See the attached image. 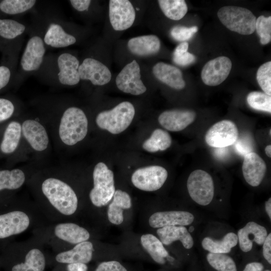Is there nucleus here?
<instances>
[{
  "instance_id": "f257e3e1",
  "label": "nucleus",
  "mask_w": 271,
  "mask_h": 271,
  "mask_svg": "<svg viewBox=\"0 0 271 271\" xmlns=\"http://www.w3.org/2000/svg\"><path fill=\"white\" fill-rule=\"evenodd\" d=\"M36 197V203L50 223L68 221L78 209L77 195L63 178H44L39 185Z\"/></svg>"
},
{
  "instance_id": "f03ea898",
  "label": "nucleus",
  "mask_w": 271,
  "mask_h": 271,
  "mask_svg": "<svg viewBox=\"0 0 271 271\" xmlns=\"http://www.w3.org/2000/svg\"><path fill=\"white\" fill-rule=\"evenodd\" d=\"M49 223L36 202L12 198L0 203V249L15 237Z\"/></svg>"
},
{
  "instance_id": "7ed1b4c3",
  "label": "nucleus",
  "mask_w": 271,
  "mask_h": 271,
  "mask_svg": "<svg viewBox=\"0 0 271 271\" xmlns=\"http://www.w3.org/2000/svg\"><path fill=\"white\" fill-rule=\"evenodd\" d=\"M33 233L45 245H49L58 252L67 250L69 245L74 246L90 237V232L85 228L69 221L49 223L34 230Z\"/></svg>"
},
{
  "instance_id": "20e7f679",
  "label": "nucleus",
  "mask_w": 271,
  "mask_h": 271,
  "mask_svg": "<svg viewBox=\"0 0 271 271\" xmlns=\"http://www.w3.org/2000/svg\"><path fill=\"white\" fill-rule=\"evenodd\" d=\"M88 120L80 108L71 106L63 113L59 125V136L66 145L73 146L82 141L88 131Z\"/></svg>"
},
{
  "instance_id": "39448f33",
  "label": "nucleus",
  "mask_w": 271,
  "mask_h": 271,
  "mask_svg": "<svg viewBox=\"0 0 271 271\" xmlns=\"http://www.w3.org/2000/svg\"><path fill=\"white\" fill-rule=\"evenodd\" d=\"M134 114L135 109L132 104L123 101L111 110L99 112L95 121L100 128L112 134H118L129 126Z\"/></svg>"
},
{
  "instance_id": "423d86ee",
  "label": "nucleus",
  "mask_w": 271,
  "mask_h": 271,
  "mask_svg": "<svg viewBox=\"0 0 271 271\" xmlns=\"http://www.w3.org/2000/svg\"><path fill=\"white\" fill-rule=\"evenodd\" d=\"M92 177L93 187L89 199L94 206L101 207L107 204L115 192L113 173L104 163L99 162L94 167Z\"/></svg>"
},
{
  "instance_id": "0eeeda50",
  "label": "nucleus",
  "mask_w": 271,
  "mask_h": 271,
  "mask_svg": "<svg viewBox=\"0 0 271 271\" xmlns=\"http://www.w3.org/2000/svg\"><path fill=\"white\" fill-rule=\"evenodd\" d=\"M18 243L23 259L14 263L10 271H44L46 263L44 243L34 235Z\"/></svg>"
},
{
  "instance_id": "6e6552de",
  "label": "nucleus",
  "mask_w": 271,
  "mask_h": 271,
  "mask_svg": "<svg viewBox=\"0 0 271 271\" xmlns=\"http://www.w3.org/2000/svg\"><path fill=\"white\" fill-rule=\"evenodd\" d=\"M221 23L231 31L248 35L255 31L256 18L249 10L237 6H224L217 12Z\"/></svg>"
},
{
  "instance_id": "1a4fd4ad",
  "label": "nucleus",
  "mask_w": 271,
  "mask_h": 271,
  "mask_svg": "<svg viewBox=\"0 0 271 271\" xmlns=\"http://www.w3.org/2000/svg\"><path fill=\"white\" fill-rule=\"evenodd\" d=\"M188 192L191 199L197 205L206 207L213 201L215 188L212 176L202 170L191 172L187 182Z\"/></svg>"
},
{
  "instance_id": "9d476101",
  "label": "nucleus",
  "mask_w": 271,
  "mask_h": 271,
  "mask_svg": "<svg viewBox=\"0 0 271 271\" xmlns=\"http://www.w3.org/2000/svg\"><path fill=\"white\" fill-rule=\"evenodd\" d=\"M168 172L160 166H150L136 170L131 178L133 185L145 191H155L160 189L168 178Z\"/></svg>"
},
{
  "instance_id": "9b49d317",
  "label": "nucleus",
  "mask_w": 271,
  "mask_h": 271,
  "mask_svg": "<svg viewBox=\"0 0 271 271\" xmlns=\"http://www.w3.org/2000/svg\"><path fill=\"white\" fill-rule=\"evenodd\" d=\"M238 138L236 124L231 120H223L215 123L208 130L205 140L211 147L222 148L233 145Z\"/></svg>"
},
{
  "instance_id": "f8f14e48",
  "label": "nucleus",
  "mask_w": 271,
  "mask_h": 271,
  "mask_svg": "<svg viewBox=\"0 0 271 271\" xmlns=\"http://www.w3.org/2000/svg\"><path fill=\"white\" fill-rule=\"evenodd\" d=\"M140 67L136 60L126 64L116 76L115 83L121 91L138 95L145 93L147 88L141 80Z\"/></svg>"
},
{
  "instance_id": "ddd939ff",
  "label": "nucleus",
  "mask_w": 271,
  "mask_h": 271,
  "mask_svg": "<svg viewBox=\"0 0 271 271\" xmlns=\"http://www.w3.org/2000/svg\"><path fill=\"white\" fill-rule=\"evenodd\" d=\"M110 24L115 31H123L133 24L136 13L131 3L127 0H110L109 2Z\"/></svg>"
},
{
  "instance_id": "4468645a",
  "label": "nucleus",
  "mask_w": 271,
  "mask_h": 271,
  "mask_svg": "<svg viewBox=\"0 0 271 271\" xmlns=\"http://www.w3.org/2000/svg\"><path fill=\"white\" fill-rule=\"evenodd\" d=\"M263 225L254 221L247 222L237 232L238 245L243 253L250 252L255 244L262 246L268 233Z\"/></svg>"
},
{
  "instance_id": "2eb2a0df",
  "label": "nucleus",
  "mask_w": 271,
  "mask_h": 271,
  "mask_svg": "<svg viewBox=\"0 0 271 271\" xmlns=\"http://www.w3.org/2000/svg\"><path fill=\"white\" fill-rule=\"evenodd\" d=\"M232 68L230 59L220 56L209 61L201 71V78L207 85L215 86L222 83L228 76Z\"/></svg>"
},
{
  "instance_id": "dca6fc26",
  "label": "nucleus",
  "mask_w": 271,
  "mask_h": 271,
  "mask_svg": "<svg viewBox=\"0 0 271 271\" xmlns=\"http://www.w3.org/2000/svg\"><path fill=\"white\" fill-rule=\"evenodd\" d=\"M45 52L43 38L37 35L30 38L21 58L22 69L25 72L38 70L42 64Z\"/></svg>"
},
{
  "instance_id": "f3484780",
  "label": "nucleus",
  "mask_w": 271,
  "mask_h": 271,
  "mask_svg": "<svg viewBox=\"0 0 271 271\" xmlns=\"http://www.w3.org/2000/svg\"><path fill=\"white\" fill-rule=\"evenodd\" d=\"M195 215L190 211L171 210L153 213L149 218L151 227L159 228L168 226H189L195 221Z\"/></svg>"
},
{
  "instance_id": "a211bd4d",
  "label": "nucleus",
  "mask_w": 271,
  "mask_h": 271,
  "mask_svg": "<svg viewBox=\"0 0 271 271\" xmlns=\"http://www.w3.org/2000/svg\"><path fill=\"white\" fill-rule=\"evenodd\" d=\"M78 72L80 79L89 80L94 85L101 86L111 80V74L106 66L98 60L85 58L79 65Z\"/></svg>"
},
{
  "instance_id": "6ab92c4d",
  "label": "nucleus",
  "mask_w": 271,
  "mask_h": 271,
  "mask_svg": "<svg viewBox=\"0 0 271 271\" xmlns=\"http://www.w3.org/2000/svg\"><path fill=\"white\" fill-rule=\"evenodd\" d=\"M27 176L19 169L0 170V203L12 198V195L24 185Z\"/></svg>"
},
{
  "instance_id": "aec40b11",
  "label": "nucleus",
  "mask_w": 271,
  "mask_h": 271,
  "mask_svg": "<svg viewBox=\"0 0 271 271\" xmlns=\"http://www.w3.org/2000/svg\"><path fill=\"white\" fill-rule=\"evenodd\" d=\"M57 64L59 71L57 78L60 84L73 86L79 82V61L75 56L69 53H63L58 57Z\"/></svg>"
},
{
  "instance_id": "412c9836",
  "label": "nucleus",
  "mask_w": 271,
  "mask_h": 271,
  "mask_svg": "<svg viewBox=\"0 0 271 271\" xmlns=\"http://www.w3.org/2000/svg\"><path fill=\"white\" fill-rule=\"evenodd\" d=\"M266 170L265 162L256 153L251 152L244 156L242 166L243 176L250 186H258L265 176Z\"/></svg>"
},
{
  "instance_id": "4be33fe9",
  "label": "nucleus",
  "mask_w": 271,
  "mask_h": 271,
  "mask_svg": "<svg viewBox=\"0 0 271 271\" xmlns=\"http://www.w3.org/2000/svg\"><path fill=\"white\" fill-rule=\"evenodd\" d=\"M22 133L31 148L38 152L48 147L49 139L45 127L35 119H28L22 124Z\"/></svg>"
},
{
  "instance_id": "5701e85b",
  "label": "nucleus",
  "mask_w": 271,
  "mask_h": 271,
  "mask_svg": "<svg viewBox=\"0 0 271 271\" xmlns=\"http://www.w3.org/2000/svg\"><path fill=\"white\" fill-rule=\"evenodd\" d=\"M196 116V113L191 110H166L159 115L158 121L165 129L172 131H179L192 123Z\"/></svg>"
},
{
  "instance_id": "b1692460",
  "label": "nucleus",
  "mask_w": 271,
  "mask_h": 271,
  "mask_svg": "<svg viewBox=\"0 0 271 271\" xmlns=\"http://www.w3.org/2000/svg\"><path fill=\"white\" fill-rule=\"evenodd\" d=\"M94 251L93 243L87 240L75 245L69 249L58 252L55 258L60 263L87 264L92 260Z\"/></svg>"
},
{
  "instance_id": "393cba45",
  "label": "nucleus",
  "mask_w": 271,
  "mask_h": 271,
  "mask_svg": "<svg viewBox=\"0 0 271 271\" xmlns=\"http://www.w3.org/2000/svg\"><path fill=\"white\" fill-rule=\"evenodd\" d=\"M157 233L164 245H169L180 241L186 249L193 248L194 240L192 235L185 226H168L158 228Z\"/></svg>"
},
{
  "instance_id": "a878e982",
  "label": "nucleus",
  "mask_w": 271,
  "mask_h": 271,
  "mask_svg": "<svg viewBox=\"0 0 271 271\" xmlns=\"http://www.w3.org/2000/svg\"><path fill=\"white\" fill-rule=\"evenodd\" d=\"M141 243L156 263L161 265L169 263L175 265L177 262L176 258L170 254L161 240L153 234L143 235L141 237Z\"/></svg>"
},
{
  "instance_id": "bb28decb",
  "label": "nucleus",
  "mask_w": 271,
  "mask_h": 271,
  "mask_svg": "<svg viewBox=\"0 0 271 271\" xmlns=\"http://www.w3.org/2000/svg\"><path fill=\"white\" fill-rule=\"evenodd\" d=\"M237 245V234L233 231H228L218 238L205 236L201 241L202 248L206 252L212 253L229 254Z\"/></svg>"
},
{
  "instance_id": "cd10ccee",
  "label": "nucleus",
  "mask_w": 271,
  "mask_h": 271,
  "mask_svg": "<svg viewBox=\"0 0 271 271\" xmlns=\"http://www.w3.org/2000/svg\"><path fill=\"white\" fill-rule=\"evenodd\" d=\"M153 73L157 79L174 89L180 90L185 86L181 71L174 66L159 62L153 67Z\"/></svg>"
},
{
  "instance_id": "c85d7f7f",
  "label": "nucleus",
  "mask_w": 271,
  "mask_h": 271,
  "mask_svg": "<svg viewBox=\"0 0 271 271\" xmlns=\"http://www.w3.org/2000/svg\"><path fill=\"white\" fill-rule=\"evenodd\" d=\"M127 47L136 55L147 56L157 54L160 51L161 42L156 35H144L130 39Z\"/></svg>"
},
{
  "instance_id": "c756f323",
  "label": "nucleus",
  "mask_w": 271,
  "mask_h": 271,
  "mask_svg": "<svg viewBox=\"0 0 271 271\" xmlns=\"http://www.w3.org/2000/svg\"><path fill=\"white\" fill-rule=\"evenodd\" d=\"M43 40L45 44L55 48L66 47L76 42L74 36L67 33L61 25L56 23L49 24Z\"/></svg>"
},
{
  "instance_id": "7c9ffc66",
  "label": "nucleus",
  "mask_w": 271,
  "mask_h": 271,
  "mask_svg": "<svg viewBox=\"0 0 271 271\" xmlns=\"http://www.w3.org/2000/svg\"><path fill=\"white\" fill-rule=\"evenodd\" d=\"M112 201L108 206L107 216L112 224L119 225L123 220V210L131 206V200L126 192L116 190L113 194Z\"/></svg>"
},
{
  "instance_id": "2f4dec72",
  "label": "nucleus",
  "mask_w": 271,
  "mask_h": 271,
  "mask_svg": "<svg viewBox=\"0 0 271 271\" xmlns=\"http://www.w3.org/2000/svg\"><path fill=\"white\" fill-rule=\"evenodd\" d=\"M22 124L12 120L6 126L0 141V152L9 155L14 153L18 147L22 137Z\"/></svg>"
},
{
  "instance_id": "473e14b6",
  "label": "nucleus",
  "mask_w": 271,
  "mask_h": 271,
  "mask_svg": "<svg viewBox=\"0 0 271 271\" xmlns=\"http://www.w3.org/2000/svg\"><path fill=\"white\" fill-rule=\"evenodd\" d=\"M202 266L204 271H239L236 261L229 254L207 252Z\"/></svg>"
},
{
  "instance_id": "72a5a7b5",
  "label": "nucleus",
  "mask_w": 271,
  "mask_h": 271,
  "mask_svg": "<svg viewBox=\"0 0 271 271\" xmlns=\"http://www.w3.org/2000/svg\"><path fill=\"white\" fill-rule=\"evenodd\" d=\"M26 26L11 19L0 18V49L5 50L8 45L25 31Z\"/></svg>"
},
{
  "instance_id": "f704fd0d",
  "label": "nucleus",
  "mask_w": 271,
  "mask_h": 271,
  "mask_svg": "<svg viewBox=\"0 0 271 271\" xmlns=\"http://www.w3.org/2000/svg\"><path fill=\"white\" fill-rule=\"evenodd\" d=\"M171 144L172 138L170 134L165 130L157 128L154 130L151 137L144 142L143 148L147 152L155 153L167 150Z\"/></svg>"
},
{
  "instance_id": "c9c22d12",
  "label": "nucleus",
  "mask_w": 271,
  "mask_h": 271,
  "mask_svg": "<svg viewBox=\"0 0 271 271\" xmlns=\"http://www.w3.org/2000/svg\"><path fill=\"white\" fill-rule=\"evenodd\" d=\"M158 3L162 11L169 19L179 20L188 11V7L184 0H159Z\"/></svg>"
},
{
  "instance_id": "e433bc0d",
  "label": "nucleus",
  "mask_w": 271,
  "mask_h": 271,
  "mask_svg": "<svg viewBox=\"0 0 271 271\" xmlns=\"http://www.w3.org/2000/svg\"><path fill=\"white\" fill-rule=\"evenodd\" d=\"M36 3L34 0L0 1V13L6 15L22 14L33 8Z\"/></svg>"
},
{
  "instance_id": "4c0bfd02",
  "label": "nucleus",
  "mask_w": 271,
  "mask_h": 271,
  "mask_svg": "<svg viewBox=\"0 0 271 271\" xmlns=\"http://www.w3.org/2000/svg\"><path fill=\"white\" fill-rule=\"evenodd\" d=\"M248 104L252 108L268 113L271 112V96L259 91H252L247 96Z\"/></svg>"
},
{
  "instance_id": "58836bf2",
  "label": "nucleus",
  "mask_w": 271,
  "mask_h": 271,
  "mask_svg": "<svg viewBox=\"0 0 271 271\" xmlns=\"http://www.w3.org/2000/svg\"><path fill=\"white\" fill-rule=\"evenodd\" d=\"M255 30L261 44L269 43L271 40V17H265L263 15L258 17L255 22Z\"/></svg>"
},
{
  "instance_id": "ea45409f",
  "label": "nucleus",
  "mask_w": 271,
  "mask_h": 271,
  "mask_svg": "<svg viewBox=\"0 0 271 271\" xmlns=\"http://www.w3.org/2000/svg\"><path fill=\"white\" fill-rule=\"evenodd\" d=\"M189 44L183 42L178 45L173 54V60L176 64L186 66L193 63L195 60V56L188 52Z\"/></svg>"
},
{
  "instance_id": "a19ab883",
  "label": "nucleus",
  "mask_w": 271,
  "mask_h": 271,
  "mask_svg": "<svg viewBox=\"0 0 271 271\" xmlns=\"http://www.w3.org/2000/svg\"><path fill=\"white\" fill-rule=\"evenodd\" d=\"M256 80L265 94L271 95V62L268 61L261 65L256 73Z\"/></svg>"
},
{
  "instance_id": "79ce46f5",
  "label": "nucleus",
  "mask_w": 271,
  "mask_h": 271,
  "mask_svg": "<svg viewBox=\"0 0 271 271\" xmlns=\"http://www.w3.org/2000/svg\"><path fill=\"white\" fill-rule=\"evenodd\" d=\"M197 31V26L187 27L176 26L172 28L170 34L175 40L184 42L190 39Z\"/></svg>"
},
{
  "instance_id": "37998d69",
  "label": "nucleus",
  "mask_w": 271,
  "mask_h": 271,
  "mask_svg": "<svg viewBox=\"0 0 271 271\" xmlns=\"http://www.w3.org/2000/svg\"><path fill=\"white\" fill-rule=\"evenodd\" d=\"M14 102L6 97H0V123L10 119L15 111Z\"/></svg>"
},
{
  "instance_id": "c03bdc74",
  "label": "nucleus",
  "mask_w": 271,
  "mask_h": 271,
  "mask_svg": "<svg viewBox=\"0 0 271 271\" xmlns=\"http://www.w3.org/2000/svg\"><path fill=\"white\" fill-rule=\"evenodd\" d=\"M239 271H271L270 267L262 260L247 259L243 262Z\"/></svg>"
},
{
  "instance_id": "a18cd8bd",
  "label": "nucleus",
  "mask_w": 271,
  "mask_h": 271,
  "mask_svg": "<svg viewBox=\"0 0 271 271\" xmlns=\"http://www.w3.org/2000/svg\"><path fill=\"white\" fill-rule=\"evenodd\" d=\"M234 144V149L236 152L242 156L253 152L252 143L251 140L245 136L237 139Z\"/></svg>"
},
{
  "instance_id": "49530a36",
  "label": "nucleus",
  "mask_w": 271,
  "mask_h": 271,
  "mask_svg": "<svg viewBox=\"0 0 271 271\" xmlns=\"http://www.w3.org/2000/svg\"><path fill=\"white\" fill-rule=\"evenodd\" d=\"M95 271H127L118 261L111 260L99 263Z\"/></svg>"
},
{
  "instance_id": "de8ad7c7",
  "label": "nucleus",
  "mask_w": 271,
  "mask_h": 271,
  "mask_svg": "<svg viewBox=\"0 0 271 271\" xmlns=\"http://www.w3.org/2000/svg\"><path fill=\"white\" fill-rule=\"evenodd\" d=\"M12 71L5 65H0V91L6 88L12 78Z\"/></svg>"
},
{
  "instance_id": "09e8293b",
  "label": "nucleus",
  "mask_w": 271,
  "mask_h": 271,
  "mask_svg": "<svg viewBox=\"0 0 271 271\" xmlns=\"http://www.w3.org/2000/svg\"><path fill=\"white\" fill-rule=\"evenodd\" d=\"M262 260L267 265L271 264V233H268L262 245Z\"/></svg>"
},
{
  "instance_id": "8fccbe9b",
  "label": "nucleus",
  "mask_w": 271,
  "mask_h": 271,
  "mask_svg": "<svg viewBox=\"0 0 271 271\" xmlns=\"http://www.w3.org/2000/svg\"><path fill=\"white\" fill-rule=\"evenodd\" d=\"M72 7L79 12L88 10L91 1L90 0H71L69 1Z\"/></svg>"
},
{
  "instance_id": "3c124183",
  "label": "nucleus",
  "mask_w": 271,
  "mask_h": 271,
  "mask_svg": "<svg viewBox=\"0 0 271 271\" xmlns=\"http://www.w3.org/2000/svg\"><path fill=\"white\" fill-rule=\"evenodd\" d=\"M67 271H87L88 267L86 264L75 263L66 264Z\"/></svg>"
},
{
  "instance_id": "603ef678",
  "label": "nucleus",
  "mask_w": 271,
  "mask_h": 271,
  "mask_svg": "<svg viewBox=\"0 0 271 271\" xmlns=\"http://www.w3.org/2000/svg\"><path fill=\"white\" fill-rule=\"evenodd\" d=\"M264 210L269 221L271 220V198L269 197L264 203Z\"/></svg>"
},
{
  "instance_id": "864d4df0",
  "label": "nucleus",
  "mask_w": 271,
  "mask_h": 271,
  "mask_svg": "<svg viewBox=\"0 0 271 271\" xmlns=\"http://www.w3.org/2000/svg\"><path fill=\"white\" fill-rule=\"evenodd\" d=\"M190 271H204L202 265L199 264L197 261L192 259Z\"/></svg>"
},
{
  "instance_id": "5fc2aeb1",
  "label": "nucleus",
  "mask_w": 271,
  "mask_h": 271,
  "mask_svg": "<svg viewBox=\"0 0 271 271\" xmlns=\"http://www.w3.org/2000/svg\"><path fill=\"white\" fill-rule=\"evenodd\" d=\"M265 153L267 156L269 158L271 157V146L270 145H267L265 148Z\"/></svg>"
},
{
  "instance_id": "6e6d98bb",
  "label": "nucleus",
  "mask_w": 271,
  "mask_h": 271,
  "mask_svg": "<svg viewBox=\"0 0 271 271\" xmlns=\"http://www.w3.org/2000/svg\"><path fill=\"white\" fill-rule=\"evenodd\" d=\"M271 130H269V135H270Z\"/></svg>"
}]
</instances>
